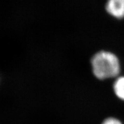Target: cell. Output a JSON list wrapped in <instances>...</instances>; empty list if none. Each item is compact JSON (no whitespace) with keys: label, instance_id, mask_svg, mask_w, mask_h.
Instances as JSON below:
<instances>
[{"label":"cell","instance_id":"4","mask_svg":"<svg viewBox=\"0 0 124 124\" xmlns=\"http://www.w3.org/2000/svg\"><path fill=\"white\" fill-rule=\"evenodd\" d=\"M102 124H122L121 122L115 118H108L103 122Z\"/></svg>","mask_w":124,"mask_h":124},{"label":"cell","instance_id":"2","mask_svg":"<svg viewBox=\"0 0 124 124\" xmlns=\"http://www.w3.org/2000/svg\"><path fill=\"white\" fill-rule=\"evenodd\" d=\"M106 9L110 15L116 18L124 17V0H108Z\"/></svg>","mask_w":124,"mask_h":124},{"label":"cell","instance_id":"1","mask_svg":"<svg viewBox=\"0 0 124 124\" xmlns=\"http://www.w3.org/2000/svg\"><path fill=\"white\" fill-rule=\"evenodd\" d=\"M93 71L100 79L115 77L120 71V62L115 55L106 51L96 54L91 60Z\"/></svg>","mask_w":124,"mask_h":124},{"label":"cell","instance_id":"3","mask_svg":"<svg viewBox=\"0 0 124 124\" xmlns=\"http://www.w3.org/2000/svg\"><path fill=\"white\" fill-rule=\"evenodd\" d=\"M114 90L116 95L124 101V77L118 78L114 85Z\"/></svg>","mask_w":124,"mask_h":124}]
</instances>
